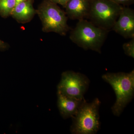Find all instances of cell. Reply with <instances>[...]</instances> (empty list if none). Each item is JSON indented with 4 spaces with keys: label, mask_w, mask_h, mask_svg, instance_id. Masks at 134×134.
Segmentation results:
<instances>
[{
    "label": "cell",
    "mask_w": 134,
    "mask_h": 134,
    "mask_svg": "<svg viewBox=\"0 0 134 134\" xmlns=\"http://www.w3.org/2000/svg\"><path fill=\"white\" fill-rule=\"evenodd\" d=\"M50 1L59 4L65 8L66 5L69 0H50Z\"/></svg>",
    "instance_id": "obj_14"
},
{
    "label": "cell",
    "mask_w": 134,
    "mask_h": 134,
    "mask_svg": "<svg viewBox=\"0 0 134 134\" xmlns=\"http://www.w3.org/2000/svg\"><path fill=\"white\" fill-rule=\"evenodd\" d=\"M36 11L42 22L43 31L65 36L69 30L66 14L56 3L45 0Z\"/></svg>",
    "instance_id": "obj_4"
},
{
    "label": "cell",
    "mask_w": 134,
    "mask_h": 134,
    "mask_svg": "<svg viewBox=\"0 0 134 134\" xmlns=\"http://www.w3.org/2000/svg\"><path fill=\"white\" fill-rule=\"evenodd\" d=\"M26 1V0H15L16 5L19 3L23 2L24 1Z\"/></svg>",
    "instance_id": "obj_16"
},
{
    "label": "cell",
    "mask_w": 134,
    "mask_h": 134,
    "mask_svg": "<svg viewBox=\"0 0 134 134\" xmlns=\"http://www.w3.org/2000/svg\"><path fill=\"white\" fill-rule=\"evenodd\" d=\"M122 48L126 55L134 58V38L131 39V40L129 42L123 44Z\"/></svg>",
    "instance_id": "obj_12"
},
{
    "label": "cell",
    "mask_w": 134,
    "mask_h": 134,
    "mask_svg": "<svg viewBox=\"0 0 134 134\" xmlns=\"http://www.w3.org/2000/svg\"><path fill=\"white\" fill-rule=\"evenodd\" d=\"M109 31L96 26L86 19L79 20L70 36V40L85 50L101 53Z\"/></svg>",
    "instance_id": "obj_1"
},
{
    "label": "cell",
    "mask_w": 134,
    "mask_h": 134,
    "mask_svg": "<svg viewBox=\"0 0 134 134\" xmlns=\"http://www.w3.org/2000/svg\"><path fill=\"white\" fill-rule=\"evenodd\" d=\"M7 44L5 43V42L3 41L2 40H0V50L2 49H4L7 47Z\"/></svg>",
    "instance_id": "obj_15"
},
{
    "label": "cell",
    "mask_w": 134,
    "mask_h": 134,
    "mask_svg": "<svg viewBox=\"0 0 134 134\" xmlns=\"http://www.w3.org/2000/svg\"><path fill=\"white\" fill-rule=\"evenodd\" d=\"M122 6H129L134 3V0H109Z\"/></svg>",
    "instance_id": "obj_13"
},
{
    "label": "cell",
    "mask_w": 134,
    "mask_h": 134,
    "mask_svg": "<svg viewBox=\"0 0 134 134\" xmlns=\"http://www.w3.org/2000/svg\"><path fill=\"white\" fill-rule=\"evenodd\" d=\"M123 7L109 0H91L88 19L96 26L109 31Z\"/></svg>",
    "instance_id": "obj_5"
},
{
    "label": "cell",
    "mask_w": 134,
    "mask_h": 134,
    "mask_svg": "<svg viewBox=\"0 0 134 134\" xmlns=\"http://www.w3.org/2000/svg\"><path fill=\"white\" fill-rule=\"evenodd\" d=\"M91 0H69L65 8L68 17L73 20L88 19Z\"/></svg>",
    "instance_id": "obj_9"
},
{
    "label": "cell",
    "mask_w": 134,
    "mask_h": 134,
    "mask_svg": "<svg viewBox=\"0 0 134 134\" xmlns=\"http://www.w3.org/2000/svg\"><path fill=\"white\" fill-rule=\"evenodd\" d=\"M90 81L82 74L72 71L63 72L58 86V92L78 99L84 98Z\"/></svg>",
    "instance_id": "obj_6"
},
{
    "label": "cell",
    "mask_w": 134,
    "mask_h": 134,
    "mask_svg": "<svg viewBox=\"0 0 134 134\" xmlns=\"http://www.w3.org/2000/svg\"><path fill=\"white\" fill-rule=\"evenodd\" d=\"M36 13L31 1L26 0L16 5L11 15L18 21L25 23L31 20Z\"/></svg>",
    "instance_id": "obj_10"
},
{
    "label": "cell",
    "mask_w": 134,
    "mask_h": 134,
    "mask_svg": "<svg viewBox=\"0 0 134 134\" xmlns=\"http://www.w3.org/2000/svg\"><path fill=\"white\" fill-rule=\"evenodd\" d=\"M102 78L110 84L114 90L116 99L112 111L114 115L119 116L133 97L134 70L129 73H107L102 76Z\"/></svg>",
    "instance_id": "obj_2"
},
{
    "label": "cell",
    "mask_w": 134,
    "mask_h": 134,
    "mask_svg": "<svg viewBox=\"0 0 134 134\" xmlns=\"http://www.w3.org/2000/svg\"><path fill=\"white\" fill-rule=\"evenodd\" d=\"M112 30L125 38H134V11L123 7Z\"/></svg>",
    "instance_id": "obj_7"
},
{
    "label": "cell",
    "mask_w": 134,
    "mask_h": 134,
    "mask_svg": "<svg viewBox=\"0 0 134 134\" xmlns=\"http://www.w3.org/2000/svg\"><path fill=\"white\" fill-rule=\"evenodd\" d=\"M58 94V106L60 115L64 119L72 118L74 116L84 102V98L78 99L63 95Z\"/></svg>",
    "instance_id": "obj_8"
},
{
    "label": "cell",
    "mask_w": 134,
    "mask_h": 134,
    "mask_svg": "<svg viewBox=\"0 0 134 134\" xmlns=\"http://www.w3.org/2000/svg\"><path fill=\"white\" fill-rule=\"evenodd\" d=\"M16 5L15 0H0V15L3 17L11 15Z\"/></svg>",
    "instance_id": "obj_11"
},
{
    "label": "cell",
    "mask_w": 134,
    "mask_h": 134,
    "mask_svg": "<svg viewBox=\"0 0 134 134\" xmlns=\"http://www.w3.org/2000/svg\"><path fill=\"white\" fill-rule=\"evenodd\" d=\"M100 102L98 98L91 103L86 100L72 117L70 132L73 134H94L100 127L99 109Z\"/></svg>",
    "instance_id": "obj_3"
}]
</instances>
